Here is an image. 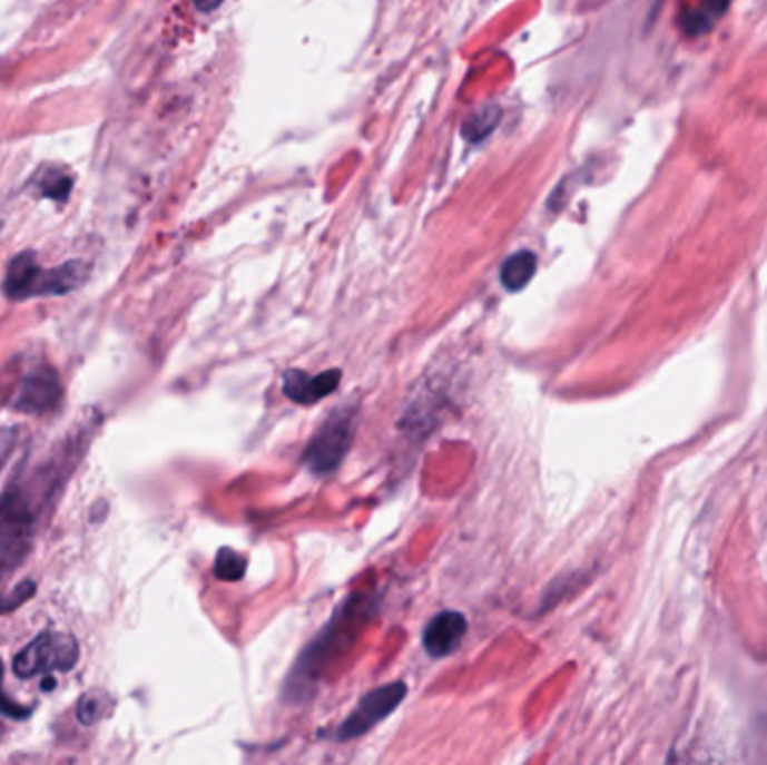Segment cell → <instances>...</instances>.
Wrapping results in <instances>:
<instances>
[{"instance_id":"1","label":"cell","mask_w":767,"mask_h":765,"mask_svg":"<svg viewBox=\"0 0 767 765\" xmlns=\"http://www.w3.org/2000/svg\"><path fill=\"white\" fill-rule=\"evenodd\" d=\"M83 447L81 435L63 440L55 455L14 479L0 497V575H10L30 557L39 523L68 483Z\"/></svg>"},{"instance_id":"2","label":"cell","mask_w":767,"mask_h":765,"mask_svg":"<svg viewBox=\"0 0 767 765\" xmlns=\"http://www.w3.org/2000/svg\"><path fill=\"white\" fill-rule=\"evenodd\" d=\"M88 278V265L83 261H68L59 267L46 269L39 265L32 252L14 256L8 265L3 292L12 301H26L37 296H61L79 290Z\"/></svg>"},{"instance_id":"3","label":"cell","mask_w":767,"mask_h":765,"mask_svg":"<svg viewBox=\"0 0 767 765\" xmlns=\"http://www.w3.org/2000/svg\"><path fill=\"white\" fill-rule=\"evenodd\" d=\"M63 398V386L59 373L41 362H17V371H3L0 377V400L19 413L41 415L52 409Z\"/></svg>"},{"instance_id":"4","label":"cell","mask_w":767,"mask_h":765,"mask_svg":"<svg viewBox=\"0 0 767 765\" xmlns=\"http://www.w3.org/2000/svg\"><path fill=\"white\" fill-rule=\"evenodd\" d=\"M79 656V643L70 634L46 631L14 658V674L19 678H32L70 671L77 667Z\"/></svg>"},{"instance_id":"5","label":"cell","mask_w":767,"mask_h":765,"mask_svg":"<svg viewBox=\"0 0 767 765\" xmlns=\"http://www.w3.org/2000/svg\"><path fill=\"white\" fill-rule=\"evenodd\" d=\"M353 431L355 424L346 409L333 413L326 420V424L313 435L308 449L303 453V461L308 465V470L317 477L333 474L351 449Z\"/></svg>"},{"instance_id":"6","label":"cell","mask_w":767,"mask_h":765,"mask_svg":"<svg viewBox=\"0 0 767 765\" xmlns=\"http://www.w3.org/2000/svg\"><path fill=\"white\" fill-rule=\"evenodd\" d=\"M404 696H406V683H400V680L368 692L366 696H362L353 714L337 727L335 738L353 741L371 732L377 723H382L386 716L393 714V709L404 700Z\"/></svg>"},{"instance_id":"7","label":"cell","mask_w":767,"mask_h":765,"mask_svg":"<svg viewBox=\"0 0 767 765\" xmlns=\"http://www.w3.org/2000/svg\"><path fill=\"white\" fill-rule=\"evenodd\" d=\"M470 625L468 618L458 610H442L433 616L424 629V649L431 658H446L451 656L460 643H463Z\"/></svg>"},{"instance_id":"8","label":"cell","mask_w":767,"mask_h":765,"mask_svg":"<svg viewBox=\"0 0 767 765\" xmlns=\"http://www.w3.org/2000/svg\"><path fill=\"white\" fill-rule=\"evenodd\" d=\"M342 382V371H324L319 375H308L298 369H292L283 375V393L296 404H315L331 395Z\"/></svg>"},{"instance_id":"9","label":"cell","mask_w":767,"mask_h":765,"mask_svg":"<svg viewBox=\"0 0 767 765\" xmlns=\"http://www.w3.org/2000/svg\"><path fill=\"white\" fill-rule=\"evenodd\" d=\"M727 8L729 0H689L682 8L680 26L687 35H705L718 23Z\"/></svg>"},{"instance_id":"10","label":"cell","mask_w":767,"mask_h":765,"mask_svg":"<svg viewBox=\"0 0 767 765\" xmlns=\"http://www.w3.org/2000/svg\"><path fill=\"white\" fill-rule=\"evenodd\" d=\"M537 272V256L528 249H521L517 254H512L503 267H501V281L505 285V290L510 292H521L534 276Z\"/></svg>"},{"instance_id":"11","label":"cell","mask_w":767,"mask_h":765,"mask_svg":"<svg viewBox=\"0 0 767 765\" xmlns=\"http://www.w3.org/2000/svg\"><path fill=\"white\" fill-rule=\"evenodd\" d=\"M32 183L41 189V194H43L46 198H52V200H57V203H63V200L68 198V194L72 192V180H70V176H68L66 171H61V169H55V167L41 169V171L35 176Z\"/></svg>"},{"instance_id":"12","label":"cell","mask_w":767,"mask_h":765,"mask_svg":"<svg viewBox=\"0 0 767 765\" xmlns=\"http://www.w3.org/2000/svg\"><path fill=\"white\" fill-rule=\"evenodd\" d=\"M501 119V110L496 106H485L472 112V117L465 121V135L474 141L488 137Z\"/></svg>"},{"instance_id":"13","label":"cell","mask_w":767,"mask_h":765,"mask_svg":"<svg viewBox=\"0 0 767 765\" xmlns=\"http://www.w3.org/2000/svg\"><path fill=\"white\" fill-rule=\"evenodd\" d=\"M245 557H240L236 550L232 548H223L216 555V577L223 581H238L245 575Z\"/></svg>"},{"instance_id":"14","label":"cell","mask_w":767,"mask_h":765,"mask_svg":"<svg viewBox=\"0 0 767 765\" xmlns=\"http://www.w3.org/2000/svg\"><path fill=\"white\" fill-rule=\"evenodd\" d=\"M106 696L104 694H97V692H92V694H86L81 700H79V705H77V716H79V720L83 723V725H92V723H97L99 718H104V714H106Z\"/></svg>"},{"instance_id":"15","label":"cell","mask_w":767,"mask_h":765,"mask_svg":"<svg viewBox=\"0 0 767 765\" xmlns=\"http://www.w3.org/2000/svg\"><path fill=\"white\" fill-rule=\"evenodd\" d=\"M35 592H37L35 581H23L10 592H0V614H10V610L23 606V601H28Z\"/></svg>"},{"instance_id":"16","label":"cell","mask_w":767,"mask_h":765,"mask_svg":"<svg viewBox=\"0 0 767 765\" xmlns=\"http://www.w3.org/2000/svg\"><path fill=\"white\" fill-rule=\"evenodd\" d=\"M17 444V438H14V431L8 429V431H0V468H3L8 463V458L12 453Z\"/></svg>"},{"instance_id":"17","label":"cell","mask_w":767,"mask_h":765,"mask_svg":"<svg viewBox=\"0 0 767 765\" xmlns=\"http://www.w3.org/2000/svg\"><path fill=\"white\" fill-rule=\"evenodd\" d=\"M225 3V0H194V6L203 12H214L216 8H220Z\"/></svg>"},{"instance_id":"18","label":"cell","mask_w":767,"mask_h":765,"mask_svg":"<svg viewBox=\"0 0 767 765\" xmlns=\"http://www.w3.org/2000/svg\"><path fill=\"white\" fill-rule=\"evenodd\" d=\"M0 678H3V663H0Z\"/></svg>"}]
</instances>
